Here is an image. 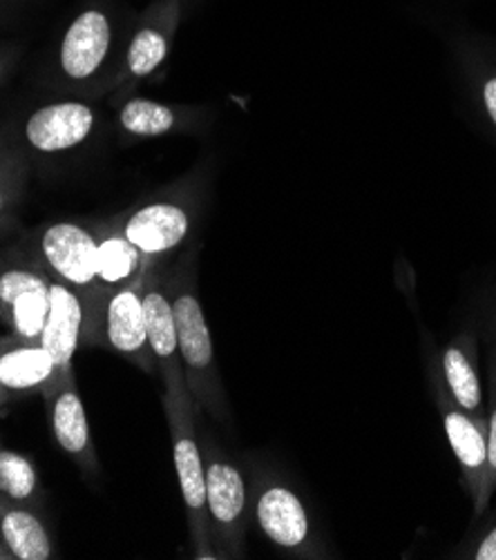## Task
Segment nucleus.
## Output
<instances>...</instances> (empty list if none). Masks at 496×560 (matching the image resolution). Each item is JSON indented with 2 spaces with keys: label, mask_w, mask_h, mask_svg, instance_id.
Listing matches in <instances>:
<instances>
[{
  "label": "nucleus",
  "mask_w": 496,
  "mask_h": 560,
  "mask_svg": "<svg viewBox=\"0 0 496 560\" xmlns=\"http://www.w3.org/2000/svg\"><path fill=\"white\" fill-rule=\"evenodd\" d=\"M132 21L113 3H90L64 30L54 66L64 88L77 92L117 90Z\"/></svg>",
  "instance_id": "nucleus-1"
},
{
  "label": "nucleus",
  "mask_w": 496,
  "mask_h": 560,
  "mask_svg": "<svg viewBox=\"0 0 496 560\" xmlns=\"http://www.w3.org/2000/svg\"><path fill=\"white\" fill-rule=\"evenodd\" d=\"M197 250L199 246H191L171 270V302L177 322L180 358L197 411L208 413L217 422H229V396L222 373L217 369L212 335L197 291Z\"/></svg>",
  "instance_id": "nucleus-2"
},
{
  "label": "nucleus",
  "mask_w": 496,
  "mask_h": 560,
  "mask_svg": "<svg viewBox=\"0 0 496 560\" xmlns=\"http://www.w3.org/2000/svg\"><path fill=\"white\" fill-rule=\"evenodd\" d=\"M208 201L206 167L117 214L126 240L148 259H163L180 250L197 231Z\"/></svg>",
  "instance_id": "nucleus-3"
},
{
  "label": "nucleus",
  "mask_w": 496,
  "mask_h": 560,
  "mask_svg": "<svg viewBox=\"0 0 496 560\" xmlns=\"http://www.w3.org/2000/svg\"><path fill=\"white\" fill-rule=\"evenodd\" d=\"M54 279L79 293L85 308V335L99 340L96 231L94 223L51 221L32 233L23 246Z\"/></svg>",
  "instance_id": "nucleus-4"
},
{
  "label": "nucleus",
  "mask_w": 496,
  "mask_h": 560,
  "mask_svg": "<svg viewBox=\"0 0 496 560\" xmlns=\"http://www.w3.org/2000/svg\"><path fill=\"white\" fill-rule=\"evenodd\" d=\"M249 493L255 525L275 547L296 558H326L304 500L282 476L264 465L253 467Z\"/></svg>",
  "instance_id": "nucleus-5"
},
{
  "label": "nucleus",
  "mask_w": 496,
  "mask_h": 560,
  "mask_svg": "<svg viewBox=\"0 0 496 560\" xmlns=\"http://www.w3.org/2000/svg\"><path fill=\"white\" fill-rule=\"evenodd\" d=\"M206 508L217 558H242L251 516V493L238 463L210 435H201Z\"/></svg>",
  "instance_id": "nucleus-6"
},
{
  "label": "nucleus",
  "mask_w": 496,
  "mask_h": 560,
  "mask_svg": "<svg viewBox=\"0 0 496 560\" xmlns=\"http://www.w3.org/2000/svg\"><path fill=\"white\" fill-rule=\"evenodd\" d=\"M161 405L171 429L175 471H177L180 489L184 498L193 553L199 560L217 558L212 547L208 508H206V471H204V456H201V440L195 427V416H197L195 400L191 394L182 398L161 396Z\"/></svg>",
  "instance_id": "nucleus-7"
},
{
  "label": "nucleus",
  "mask_w": 496,
  "mask_h": 560,
  "mask_svg": "<svg viewBox=\"0 0 496 560\" xmlns=\"http://www.w3.org/2000/svg\"><path fill=\"white\" fill-rule=\"evenodd\" d=\"M51 275L21 246L0 255V322L14 338L38 345Z\"/></svg>",
  "instance_id": "nucleus-8"
},
{
  "label": "nucleus",
  "mask_w": 496,
  "mask_h": 560,
  "mask_svg": "<svg viewBox=\"0 0 496 560\" xmlns=\"http://www.w3.org/2000/svg\"><path fill=\"white\" fill-rule=\"evenodd\" d=\"M184 10V0H152L132 21L117 85L119 94H130L139 83L163 70L177 40Z\"/></svg>",
  "instance_id": "nucleus-9"
},
{
  "label": "nucleus",
  "mask_w": 496,
  "mask_h": 560,
  "mask_svg": "<svg viewBox=\"0 0 496 560\" xmlns=\"http://www.w3.org/2000/svg\"><path fill=\"white\" fill-rule=\"evenodd\" d=\"M99 128V109L81 98L49 101L23 119L10 139L27 156H61L85 145Z\"/></svg>",
  "instance_id": "nucleus-10"
},
{
  "label": "nucleus",
  "mask_w": 496,
  "mask_h": 560,
  "mask_svg": "<svg viewBox=\"0 0 496 560\" xmlns=\"http://www.w3.org/2000/svg\"><path fill=\"white\" fill-rule=\"evenodd\" d=\"M143 313L152 358L163 382V396H188L177 345V322L171 302V270L163 259H152L143 277Z\"/></svg>",
  "instance_id": "nucleus-11"
},
{
  "label": "nucleus",
  "mask_w": 496,
  "mask_h": 560,
  "mask_svg": "<svg viewBox=\"0 0 496 560\" xmlns=\"http://www.w3.org/2000/svg\"><path fill=\"white\" fill-rule=\"evenodd\" d=\"M425 371H427V384L431 390L434 405L438 409L440 420H443V429L450 442V450L459 463L461 480L472 498L474 510L478 508L481 500V485H483V471H485V454H487V422H481L472 418L468 411H463L452 396L448 394L443 375H440L438 366V353L431 349L425 353Z\"/></svg>",
  "instance_id": "nucleus-12"
},
{
  "label": "nucleus",
  "mask_w": 496,
  "mask_h": 560,
  "mask_svg": "<svg viewBox=\"0 0 496 560\" xmlns=\"http://www.w3.org/2000/svg\"><path fill=\"white\" fill-rule=\"evenodd\" d=\"M43 398L49 413L54 440L85 476L99 474V458L90 431V420L79 394L74 366L59 371L45 386Z\"/></svg>",
  "instance_id": "nucleus-13"
},
{
  "label": "nucleus",
  "mask_w": 496,
  "mask_h": 560,
  "mask_svg": "<svg viewBox=\"0 0 496 560\" xmlns=\"http://www.w3.org/2000/svg\"><path fill=\"white\" fill-rule=\"evenodd\" d=\"M143 277L146 270L135 279V282L107 295L101 308L99 335L109 349L128 358L143 373L159 375L157 362L148 345L143 313Z\"/></svg>",
  "instance_id": "nucleus-14"
},
{
  "label": "nucleus",
  "mask_w": 496,
  "mask_h": 560,
  "mask_svg": "<svg viewBox=\"0 0 496 560\" xmlns=\"http://www.w3.org/2000/svg\"><path fill=\"white\" fill-rule=\"evenodd\" d=\"M212 124L206 105H177L128 96L117 109V126L128 139H161L173 135H201Z\"/></svg>",
  "instance_id": "nucleus-15"
},
{
  "label": "nucleus",
  "mask_w": 496,
  "mask_h": 560,
  "mask_svg": "<svg viewBox=\"0 0 496 560\" xmlns=\"http://www.w3.org/2000/svg\"><path fill=\"white\" fill-rule=\"evenodd\" d=\"M440 375H443L452 400L472 418L487 422V402L481 382L478 342L472 330H461L438 353Z\"/></svg>",
  "instance_id": "nucleus-16"
},
{
  "label": "nucleus",
  "mask_w": 496,
  "mask_h": 560,
  "mask_svg": "<svg viewBox=\"0 0 496 560\" xmlns=\"http://www.w3.org/2000/svg\"><path fill=\"white\" fill-rule=\"evenodd\" d=\"M96 231V298H99V326L101 308L109 293L135 282L152 259L143 257L122 233L119 219L94 221Z\"/></svg>",
  "instance_id": "nucleus-17"
},
{
  "label": "nucleus",
  "mask_w": 496,
  "mask_h": 560,
  "mask_svg": "<svg viewBox=\"0 0 496 560\" xmlns=\"http://www.w3.org/2000/svg\"><path fill=\"white\" fill-rule=\"evenodd\" d=\"M85 335V308L70 287L51 277L49 306L38 345L47 349L59 371L74 366V353Z\"/></svg>",
  "instance_id": "nucleus-18"
},
{
  "label": "nucleus",
  "mask_w": 496,
  "mask_h": 560,
  "mask_svg": "<svg viewBox=\"0 0 496 560\" xmlns=\"http://www.w3.org/2000/svg\"><path fill=\"white\" fill-rule=\"evenodd\" d=\"M57 373L59 366L47 349L23 342L12 332L0 335V386L12 400L27 394H43Z\"/></svg>",
  "instance_id": "nucleus-19"
},
{
  "label": "nucleus",
  "mask_w": 496,
  "mask_h": 560,
  "mask_svg": "<svg viewBox=\"0 0 496 560\" xmlns=\"http://www.w3.org/2000/svg\"><path fill=\"white\" fill-rule=\"evenodd\" d=\"M0 542L14 560H49L54 545L38 512L0 500Z\"/></svg>",
  "instance_id": "nucleus-20"
},
{
  "label": "nucleus",
  "mask_w": 496,
  "mask_h": 560,
  "mask_svg": "<svg viewBox=\"0 0 496 560\" xmlns=\"http://www.w3.org/2000/svg\"><path fill=\"white\" fill-rule=\"evenodd\" d=\"M0 500L34 512L43 505V489L36 467L3 444H0Z\"/></svg>",
  "instance_id": "nucleus-21"
},
{
  "label": "nucleus",
  "mask_w": 496,
  "mask_h": 560,
  "mask_svg": "<svg viewBox=\"0 0 496 560\" xmlns=\"http://www.w3.org/2000/svg\"><path fill=\"white\" fill-rule=\"evenodd\" d=\"M30 179V156L5 135L0 143V231L16 219Z\"/></svg>",
  "instance_id": "nucleus-22"
},
{
  "label": "nucleus",
  "mask_w": 496,
  "mask_h": 560,
  "mask_svg": "<svg viewBox=\"0 0 496 560\" xmlns=\"http://www.w3.org/2000/svg\"><path fill=\"white\" fill-rule=\"evenodd\" d=\"M463 72L470 79L478 112L487 126L496 132V66H485L478 54L463 51Z\"/></svg>",
  "instance_id": "nucleus-23"
},
{
  "label": "nucleus",
  "mask_w": 496,
  "mask_h": 560,
  "mask_svg": "<svg viewBox=\"0 0 496 560\" xmlns=\"http://www.w3.org/2000/svg\"><path fill=\"white\" fill-rule=\"evenodd\" d=\"M496 493V353L489 360V394H487V454L481 485V500L474 516L481 518L489 508V500Z\"/></svg>",
  "instance_id": "nucleus-24"
},
{
  "label": "nucleus",
  "mask_w": 496,
  "mask_h": 560,
  "mask_svg": "<svg viewBox=\"0 0 496 560\" xmlns=\"http://www.w3.org/2000/svg\"><path fill=\"white\" fill-rule=\"evenodd\" d=\"M450 558H463V560H496V523L478 532L476 536H470L459 547L452 549Z\"/></svg>",
  "instance_id": "nucleus-25"
},
{
  "label": "nucleus",
  "mask_w": 496,
  "mask_h": 560,
  "mask_svg": "<svg viewBox=\"0 0 496 560\" xmlns=\"http://www.w3.org/2000/svg\"><path fill=\"white\" fill-rule=\"evenodd\" d=\"M16 61H19V49L14 45L0 43V83L5 81V77L10 74Z\"/></svg>",
  "instance_id": "nucleus-26"
},
{
  "label": "nucleus",
  "mask_w": 496,
  "mask_h": 560,
  "mask_svg": "<svg viewBox=\"0 0 496 560\" xmlns=\"http://www.w3.org/2000/svg\"><path fill=\"white\" fill-rule=\"evenodd\" d=\"M21 3V0H0V14H5V12H12V10H16V5Z\"/></svg>",
  "instance_id": "nucleus-27"
},
{
  "label": "nucleus",
  "mask_w": 496,
  "mask_h": 560,
  "mask_svg": "<svg viewBox=\"0 0 496 560\" xmlns=\"http://www.w3.org/2000/svg\"><path fill=\"white\" fill-rule=\"evenodd\" d=\"M0 560H14L12 553H10V549H8L3 542H0Z\"/></svg>",
  "instance_id": "nucleus-28"
},
{
  "label": "nucleus",
  "mask_w": 496,
  "mask_h": 560,
  "mask_svg": "<svg viewBox=\"0 0 496 560\" xmlns=\"http://www.w3.org/2000/svg\"><path fill=\"white\" fill-rule=\"evenodd\" d=\"M10 400H12V398L8 396V390H5L3 386H0V407H5Z\"/></svg>",
  "instance_id": "nucleus-29"
},
{
  "label": "nucleus",
  "mask_w": 496,
  "mask_h": 560,
  "mask_svg": "<svg viewBox=\"0 0 496 560\" xmlns=\"http://www.w3.org/2000/svg\"><path fill=\"white\" fill-rule=\"evenodd\" d=\"M489 328H492V338H494V349H496V308H494V313H492V324H489Z\"/></svg>",
  "instance_id": "nucleus-30"
},
{
  "label": "nucleus",
  "mask_w": 496,
  "mask_h": 560,
  "mask_svg": "<svg viewBox=\"0 0 496 560\" xmlns=\"http://www.w3.org/2000/svg\"><path fill=\"white\" fill-rule=\"evenodd\" d=\"M184 5L188 8V5H193V0H184Z\"/></svg>",
  "instance_id": "nucleus-31"
},
{
  "label": "nucleus",
  "mask_w": 496,
  "mask_h": 560,
  "mask_svg": "<svg viewBox=\"0 0 496 560\" xmlns=\"http://www.w3.org/2000/svg\"><path fill=\"white\" fill-rule=\"evenodd\" d=\"M3 139H5V135H3V132H0V143H3Z\"/></svg>",
  "instance_id": "nucleus-32"
},
{
  "label": "nucleus",
  "mask_w": 496,
  "mask_h": 560,
  "mask_svg": "<svg viewBox=\"0 0 496 560\" xmlns=\"http://www.w3.org/2000/svg\"><path fill=\"white\" fill-rule=\"evenodd\" d=\"M494 353H496V349H494Z\"/></svg>",
  "instance_id": "nucleus-33"
}]
</instances>
